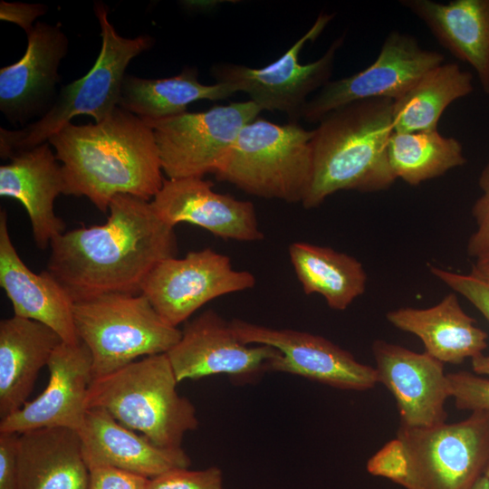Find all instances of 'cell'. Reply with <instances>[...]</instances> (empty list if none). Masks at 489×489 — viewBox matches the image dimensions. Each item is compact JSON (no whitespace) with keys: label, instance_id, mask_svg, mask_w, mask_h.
Returning <instances> with one entry per match:
<instances>
[{"label":"cell","instance_id":"cell-1","mask_svg":"<svg viewBox=\"0 0 489 489\" xmlns=\"http://www.w3.org/2000/svg\"><path fill=\"white\" fill-rule=\"evenodd\" d=\"M103 225L62 233L51 242L47 271L74 302L108 293H141L160 261L177 251L174 226L162 221L151 203L119 194Z\"/></svg>","mask_w":489,"mask_h":489},{"label":"cell","instance_id":"cell-2","mask_svg":"<svg viewBox=\"0 0 489 489\" xmlns=\"http://www.w3.org/2000/svg\"><path fill=\"white\" fill-rule=\"evenodd\" d=\"M48 141L62 163L63 194L86 197L105 214L115 196L150 202L163 185L152 129L119 106L95 124L70 122Z\"/></svg>","mask_w":489,"mask_h":489},{"label":"cell","instance_id":"cell-3","mask_svg":"<svg viewBox=\"0 0 489 489\" xmlns=\"http://www.w3.org/2000/svg\"><path fill=\"white\" fill-rule=\"evenodd\" d=\"M393 101L370 99L338 108L318 123L312 139V173L305 208L340 190L374 193L397 179L388 158Z\"/></svg>","mask_w":489,"mask_h":489},{"label":"cell","instance_id":"cell-4","mask_svg":"<svg viewBox=\"0 0 489 489\" xmlns=\"http://www.w3.org/2000/svg\"><path fill=\"white\" fill-rule=\"evenodd\" d=\"M177 384L167 353L148 356L93 379L86 406L105 409L160 447L179 448L198 420L194 405L177 393Z\"/></svg>","mask_w":489,"mask_h":489},{"label":"cell","instance_id":"cell-5","mask_svg":"<svg viewBox=\"0 0 489 489\" xmlns=\"http://www.w3.org/2000/svg\"><path fill=\"white\" fill-rule=\"evenodd\" d=\"M101 25V49L92 68L82 78L63 86L48 111L20 129H0L2 158L32 149L46 141L78 115L91 116L96 123L104 120L117 106L129 62L151 47L149 35L136 38L120 36L108 19V8L94 5Z\"/></svg>","mask_w":489,"mask_h":489},{"label":"cell","instance_id":"cell-6","mask_svg":"<svg viewBox=\"0 0 489 489\" xmlns=\"http://www.w3.org/2000/svg\"><path fill=\"white\" fill-rule=\"evenodd\" d=\"M313 130L257 118L246 124L214 173L247 194L302 202L312 179Z\"/></svg>","mask_w":489,"mask_h":489},{"label":"cell","instance_id":"cell-7","mask_svg":"<svg viewBox=\"0 0 489 489\" xmlns=\"http://www.w3.org/2000/svg\"><path fill=\"white\" fill-rule=\"evenodd\" d=\"M73 318L80 340L91 351L93 379L139 357L167 353L182 333L142 293H108L74 302Z\"/></svg>","mask_w":489,"mask_h":489},{"label":"cell","instance_id":"cell-8","mask_svg":"<svg viewBox=\"0 0 489 489\" xmlns=\"http://www.w3.org/2000/svg\"><path fill=\"white\" fill-rule=\"evenodd\" d=\"M407 466L405 489H471L489 461V412L473 411L451 424L400 426Z\"/></svg>","mask_w":489,"mask_h":489},{"label":"cell","instance_id":"cell-9","mask_svg":"<svg viewBox=\"0 0 489 489\" xmlns=\"http://www.w3.org/2000/svg\"><path fill=\"white\" fill-rule=\"evenodd\" d=\"M333 14H320L312 26L279 59L263 68L234 63H217L211 69L216 82L244 91L262 110L280 111L297 123L302 119L309 95L330 82L337 52L344 35L335 39L318 60L300 62V53L308 41L322 33Z\"/></svg>","mask_w":489,"mask_h":489},{"label":"cell","instance_id":"cell-10","mask_svg":"<svg viewBox=\"0 0 489 489\" xmlns=\"http://www.w3.org/2000/svg\"><path fill=\"white\" fill-rule=\"evenodd\" d=\"M261 111L247 101L146 124L153 130L162 170L169 179L203 177L216 172L241 129Z\"/></svg>","mask_w":489,"mask_h":489},{"label":"cell","instance_id":"cell-11","mask_svg":"<svg viewBox=\"0 0 489 489\" xmlns=\"http://www.w3.org/2000/svg\"><path fill=\"white\" fill-rule=\"evenodd\" d=\"M254 284L252 273L234 269L227 255L205 248L160 261L141 293L168 324L177 327L208 302Z\"/></svg>","mask_w":489,"mask_h":489},{"label":"cell","instance_id":"cell-12","mask_svg":"<svg viewBox=\"0 0 489 489\" xmlns=\"http://www.w3.org/2000/svg\"><path fill=\"white\" fill-rule=\"evenodd\" d=\"M445 62L436 51L422 48L417 38L399 31L385 38L376 60L352 75L329 82L308 101L302 119L319 123L331 111L370 99L396 101L425 73Z\"/></svg>","mask_w":489,"mask_h":489},{"label":"cell","instance_id":"cell-13","mask_svg":"<svg viewBox=\"0 0 489 489\" xmlns=\"http://www.w3.org/2000/svg\"><path fill=\"white\" fill-rule=\"evenodd\" d=\"M246 344L268 345L281 353L269 370L307 378L336 388L365 391L379 383L376 368L358 361L349 351L318 335L274 329L239 319L230 321Z\"/></svg>","mask_w":489,"mask_h":489},{"label":"cell","instance_id":"cell-14","mask_svg":"<svg viewBox=\"0 0 489 489\" xmlns=\"http://www.w3.org/2000/svg\"><path fill=\"white\" fill-rule=\"evenodd\" d=\"M177 343L167 352L179 382L226 374L251 378L269 370L280 357L268 345L246 344L234 332L230 321L207 310L187 322Z\"/></svg>","mask_w":489,"mask_h":489},{"label":"cell","instance_id":"cell-15","mask_svg":"<svg viewBox=\"0 0 489 489\" xmlns=\"http://www.w3.org/2000/svg\"><path fill=\"white\" fill-rule=\"evenodd\" d=\"M379 383L392 394L403 427H430L446 423L450 397L444 363L427 352L376 340L372 344Z\"/></svg>","mask_w":489,"mask_h":489},{"label":"cell","instance_id":"cell-16","mask_svg":"<svg viewBox=\"0 0 489 489\" xmlns=\"http://www.w3.org/2000/svg\"><path fill=\"white\" fill-rule=\"evenodd\" d=\"M49 380L44 390L19 410L0 420V432L21 434L44 427L79 430L86 411L92 381V359L82 341H62L47 364Z\"/></svg>","mask_w":489,"mask_h":489},{"label":"cell","instance_id":"cell-17","mask_svg":"<svg viewBox=\"0 0 489 489\" xmlns=\"http://www.w3.org/2000/svg\"><path fill=\"white\" fill-rule=\"evenodd\" d=\"M212 187L213 183L203 177L164 179L150 203L158 216L174 227L188 223L224 239H263L254 204Z\"/></svg>","mask_w":489,"mask_h":489},{"label":"cell","instance_id":"cell-18","mask_svg":"<svg viewBox=\"0 0 489 489\" xmlns=\"http://www.w3.org/2000/svg\"><path fill=\"white\" fill-rule=\"evenodd\" d=\"M69 41L59 25L37 22L27 34V48L16 62L0 70V109L12 122L44 115L60 81L58 67Z\"/></svg>","mask_w":489,"mask_h":489},{"label":"cell","instance_id":"cell-19","mask_svg":"<svg viewBox=\"0 0 489 489\" xmlns=\"http://www.w3.org/2000/svg\"><path fill=\"white\" fill-rule=\"evenodd\" d=\"M78 433L89 469L109 466L149 479L191 464L181 447H160L101 408L87 409Z\"/></svg>","mask_w":489,"mask_h":489},{"label":"cell","instance_id":"cell-20","mask_svg":"<svg viewBox=\"0 0 489 489\" xmlns=\"http://www.w3.org/2000/svg\"><path fill=\"white\" fill-rule=\"evenodd\" d=\"M0 285L15 316L43 323L66 343L81 342L73 299L47 270L35 273L22 261L9 235L5 210L0 213Z\"/></svg>","mask_w":489,"mask_h":489},{"label":"cell","instance_id":"cell-21","mask_svg":"<svg viewBox=\"0 0 489 489\" xmlns=\"http://www.w3.org/2000/svg\"><path fill=\"white\" fill-rule=\"evenodd\" d=\"M46 141L14 155L0 167V196L21 202L30 218L36 245L45 249L63 233L65 225L56 216L54 200L64 193L62 164Z\"/></svg>","mask_w":489,"mask_h":489},{"label":"cell","instance_id":"cell-22","mask_svg":"<svg viewBox=\"0 0 489 489\" xmlns=\"http://www.w3.org/2000/svg\"><path fill=\"white\" fill-rule=\"evenodd\" d=\"M436 41L475 72L489 94V0H401Z\"/></svg>","mask_w":489,"mask_h":489},{"label":"cell","instance_id":"cell-23","mask_svg":"<svg viewBox=\"0 0 489 489\" xmlns=\"http://www.w3.org/2000/svg\"><path fill=\"white\" fill-rule=\"evenodd\" d=\"M386 318L396 328L418 337L425 352L444 364H461L488 347V334L463 310L455 293L429 308L390 311Z\"/></svg>","mask_w":489,"mask_h":489},{"label":"cell","instance_id":"cell-24","mask_svg":"<svg viewBox=\"0 0 489 489\" xmlns=\"http://www.w3.org/2000/svg\"><path fill=\"white\" fill-rule=\"evenodd\" d=\"M19 489H88L90 469L77 430L44 427L19 434Z\"/></svg>","mask_w":489,"mask_h":489},{"label":"cell","instance_id":"cell-25","mask_svg":"<svg viewBox=\"0 0 489 489\" xmlns=\"http://www.w3.org/2000/svg\"><path fill=\"white\" fill-rule=\"evenodd\" d=\"M62 342L39 321L15 315L0 321V419L27 402L39 371Z\"/></svg>","mask_w":489,"mask_h":489},{"label":"cell","instance_id":"cell-26","mask_svg":"<svg viewBox=\"0 0 489 489\" xmlns=\"http://www.w3.org/2000/svg\"><path fill=\"white\" fill-rule=\"evenodd\" d=\"M196 68L187 67L179 74L164 79H143L126 75L119 107L145 122L157 121L187 112V106L201 100H224L237 92L226 83L206 85L197 80Z\"/></svg>","mask_w":489,"mask_h":489},{"label":"cell","instance_id":"cell-27","mask_svg":"<svg viewBox=\"0 0 489 489\" xmlns=\"http://www.w3.org/2000/svg\"><path fill=\"white\" fill-rule=\"evenodd\" d=\"M289 255L303 292L320 294L331 309L344 311L365 292L366 272L347 254L294 242L289 246Z\"/></svg>","mask_w":489,"mask_h":489},{"label":"cell","instance_id":"cell-28","mask_svg":"<svg viewBox=\"0 0 489 489\" xmlns=\"http://www.w3.org/2000/svg\"><path fill=\"white\" fill-rule=\"evenodd\" d=\"M474 91L472 74L455 62H443L425 73L393 101V129L415 132L437 129L445 110Z\"/></svg>","mask_w":489,"mask_h":489},{"label":"cell","instance_id":"cell-29","mask_svg":"<svg viewBox=\"0 0 489 489\" xmlns=\"http://www.w3.org/2000/svg\"><path fill=\"white\" fill-rule=\"evenodd\" d=\"M388 158L396 178L410 186L438 177L466 163L463 146L437 129L396 132L388 143Z\"/></svg>","mask_w":489,"mask_h":489},{"label":"cell","instance_id":"cell-30","mask_svg":"<svg viewBox=\"0 0 489 489\" xmlns=\"http://www.w3.org/2000/svg\"><path fill=\"white\" fill-rule=\"evenodd\" d=\"M450 397L458 409L489 412V379L459 371L447 374Z\"/></svg>","mask_w":489,"mask_h":489},{"label":"cell","instance_id":"cell-31","mask_svg":"<svg viewBox=\"0 0 489 489\" xmlns=\"http://www.w3.org/2000/svg\"><path fill=\"white\" fill-rule=\"evenodd\" d=\"M144 489H224L222 471L177 468L148 479Z\"/></svg>","mask_w":489,"mask_h":489},{"label":"cell","instance_id":"cell-32","mask_svg":"<svg viewBox=\"0 0 489 489\" xmlns=\"http://www.w3.org/2000/svg\"><path fill=\"white\" fill-rule=\"evenodd\" d=\"M430 273L455 292L464 296L489 322V283L472 273H459L429 266Z\"/></svg>","mask_w":489,"mask_h":489},{"label":"cell","instance_id":"cell-33","mask_svg":"<svg viewBox=\"0 0 489 489\" xmlns=\"http://www.w3.org/2000/svg\"><path fill=\"white\" fill-rule=\"evenodd\" d=\"M478 185L482 194L472 207L476 227L467 242V254L475 258L489 247V161L480 174Z\"/></svg>","mask_w":489,"mask_h":489},{"label":"cell","instance_id":"cell-34","mask_svg":"<svg viewBox=\"0 0 489 489\" xmlns=\"http://www.w3.org/2000/svg\"><path fill=\"white\" fill-rule=\"evenodd\" d=\"M148 478L114 467L90 469L88 489H144Z\"/></svg>","mask_w":489,"mask_h":489},{"label":"cell","instance_id":"cell-35","mask_svg":"<svg viewBox=\"0 0 489 489\" xmlns=\"http://www.w3.org/2000/svg\"><path fill=\"white\" fill-rule=\"evenodd\" d=\"M16 433L0 432V489H19Z\"/></svg>","mask_w":489,"mask_h":489},{"label":"cell","instance_id":"cell-36","mask_svg":"<svg viewBox=\"0 0 489 489\" xmlns=\"http://www.w3.org/2000/svg\"><path fill=\"white\" fill-rule=\"evenodd\" d=\"M47 7L40 4L8 3L1 1L0 19L21 26L26 34L34 28V21L46 12Z\"/></svg>","mask_w":489,"mask_h":489},{"label":"cell","instance_id":"cell-37","mask_svg":"<svg viewBox=\"0 0 489 489\" xmlns=\"http://www.w3.org/2000/svg\"><path fill=\"white\" fill-rule=\"evenodd\" d=\"M470 273L489 283V247L475 258Z\"/></svg>","mask_w":489,"mask_h":489},{"label":"cell","instance_id":"cell-38","mask_svg":"<svg viewBox=\"0 0 489 489\" xmlns=\"http://www.w3.org/2000/svg\"><path fill=\"white\" fill-rule=\"evenodd\" d=\"M471 365L475 374L489 376V354H481L471 360Z\"/></svg>","mask_w":489,"mask_h":489},{"label":"cell","instance_id":"cell-39","mask_svg":"<svg viewBox=\"0 0 489 489\" xmlns=\"http://www.w3.org/2000/svg\"><path fill=\"white\" fill-rule=\"evenodd\" d=\"M471 489H489V481L485 475H482Z\"/></svg>","mask_w":489,"mask_h":489},{"label":"cell","instance_id":"cell-40","mask_svg":"<svg viewBox=\"0 0 489 489\" xmlns=\"http://www.w3.org/2000/svg\"><path fill=\"white\" fill-rule=\"evenodd\" d=\"M484 475H485L487 477L488 481H489V461H488L487 465H486V467L484 469Z\"/></svg>","mask_w":489,"mask_h":489}]
</instances>
